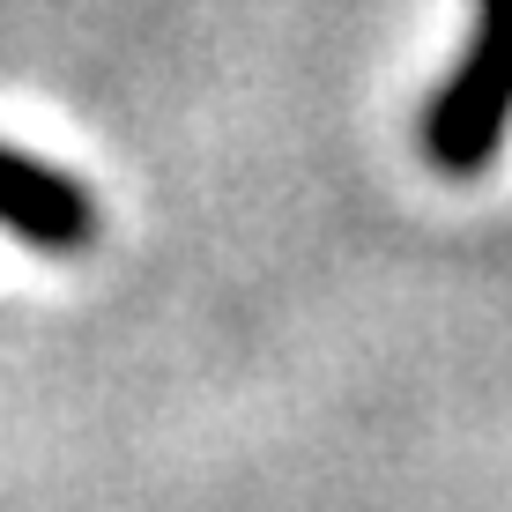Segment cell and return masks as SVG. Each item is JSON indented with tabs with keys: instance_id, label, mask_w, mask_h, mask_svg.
I'll use <instances>...</instances> for the list:
<instances>
[{
	"instance_id": "6da1fadb",
	"label": "cell",
	"mask_w": 512,
	"mask_h": 512,
	"mask_svg": "<svg viewBox=\"0 0 512 512\" xmlns=\"http://www.w3.org/2000/svg\"><path fill=\"white\" fill-rule=\"evenodd\" d=\"M505 127H512V0H475V38L423 112V156L446 179H475L505 149Z\"/></svg>"
},
{
	"instance_id": "7a4b0ae2",
	"label": "cell",
	"mask_w": 512,
	"mask_h": 512,
	"mask_svg": "<svg viewBox=\"0 0 512 512\" xmlns=\"http://www.w3.org/2000/svg\"><path fill=\"white\" fill-rule=\"evenodd\" d=\"M0 231L38 253H82V245H97V201L82 179L0 141Z\"/></svg>"
}]
</instances>
